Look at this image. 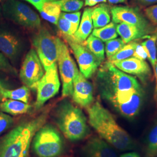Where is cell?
<instances>
[{"instance_id":"obj_45","label":"cell","mask_w":157,"mask_h":157,"mask_svg":"<svg viewBox=\"0 0 157 157\" xmlns=\"http://www.w3.org/2000/svg\"></svg>"},{"instance_id":"obj_40","label":"cell","mask_w":157,"mask_h":157,"mask_svg":"<svg viewBox=\"0 0 157 157\" xmlns=\"http://www.w3.org/2000/svg\"><path fill=\"white\" fill-rule=\"evenodd\" d=\"M110 4H127V0H107Z\"/></svg>"},{"instance_id":"obj_8","label":"cell","mask_w":157,"mask_h":157,"mask_svg":"<svg viewBox=\"0 0 157 157\" xmlns=\"http://www.w3.org/2000/svg\"><path fill=\"white\" fill-rule=\"evenodd\" d=\"M112 22L116 24L124 23L146 32L151 35L156 32L157 27L150 22L140 10L134 6H114L111 8Z\"/></svg>"},{"instance_id":"obj_10","label":"cell","mask_w":157,"mask_h":157,"mask_svg":"<svg viewBox=\"0 0 157 157\" xmlns=\"http://www.w3.org/2000/svg\"><path fill=\"white\" fill-rule=\"evenodd\" d=\"M63 38L73 51L78 63L79 71L85 78H90L94 75L102 62L93 54L84 45L73 37V36L62 34Z\"/></svg>"},{"instance_id":"obj_38","label":"cell","mask_w":157,"mask_h":157,"mask_svg":"<svg viewBox=\"0 0 157 157\" xmlns=\"http://www.w3.org/2000/svg\"><path fill=\"white\" fill-rule=\"evenodd\" d=\"M141 6H151L157 4V0H135Z\"/></svg>"},{"instance_id":"obj_4","label":"cell","mask_w":157,"mask_h":157,"mask_svg":"<svg viewBox=\"0 0 157 157\" xmlns=\"http://www.w3.org/2000/svg\"><path fill=\"white\" fill-rule=\"evenodd\" d=\"M55 121L63 134L69 140H81L89 133L84 113L67 100H63L56 107Z\"/></svg>"},{"instance_id":"obj_24","label":"cell","mask_w":157,"mask_h":157,"mask_svg":"<svg viewBox=\"0 0 157 157\" xmlns=\"http://www.w3.org/2000/svg\"><path fill=\"white\" fill-rule=\"evenodd\" d=\"M117 24L115 23H109L108 25L100 28L94 29L92 31V34L100 39L103 42L117 38L118 34L117 30Z\"/></svg>"},{"instance_id":"obj_15","label":"cell","mask_w":157,"mask_h":157,"mask_svg":"<svg viewBox=\"0 0 157 157\" xmlns=\"http://www.w3.org/2000/svg\"><path fill=\"white\" fill-rule=\"evenodd\" d=\"M114 66L124 73L134 76L146 84L152 76V71L148 63L135 57L113 63Z\"/></svg>"},{"instance_id":"obj_31","label":"cell","mask_w":157,"mask_h":157,"mask_svg":"<svg viewBox=\"0 0 157 157\" xmlns=\"http://www.w3.org/2000/svg\"><path fill=\"white\" fill-rule=\"evenodd\" d=\"M0 71L12 76H17V69L11 64L10 61L0 52Z\"/></svg>"},{"instance_id":"obj_37","label":"cell","mask_w":157,"mask_h":157,"mask_svg":"<svg viewBox=\"0 0 157 157\" xmlns=\"http://www.w3.org/2000/svg\"><path fill=\"white\" fill-rule=\"evenodd\" d=\"M107 0H84V5L86 6H94L97 5L98 4L105 3Z\"/></svg>"},{"instance_id":"obj_2","label":"cell","mask_w":157,"mask_h":157,"mask_svg":"<svg viewBox=\"0 0 157 157\" xmlns=\"http://www.w3.org/2000/svg\"><path fill=\"white\" fill-rule=\"evenodd\" d=\"M87 108L89 123L101 138L121 151L135 148V142L129 133L100 101H95Z\"/></svg>"},{"instance_id":"obj_29","label":"cell","mask_w":157,"mask_h":157,"mask_svg":"<svg viewBox=\"0 0 157 157\" xmlns=\"http://www.w3.org/2000/svg\"><path fill=\"white\" fill-rule=\"evenodd\" d=\"M126 44L121 38H116L105 42V52L109 59L117 54Z\"/></svg>"},{"instance_id":"obj_13","label":"cell","mask_w":157,"mask_h":157,"mask_svg":"<svg viewBox=\"0 0 157 157\" xmlns=\"http://www.w3.org/2000/svg\"><path fill=\"white\" fill-rule=\"evenodd\" d=\"M60 81L58 72L57 63L45 71L37 87V98L34 108L39 110L45 102L59 92Z\"/></svg>"},{"instance_id":"obj_14","label":"cell","mask_w":157,"mask_h":157,"mask_svg":"<svg viewBox=\"0 0 157 157\" xmlns=\"http://www.w3.org/2000/svg\"><path fill=\"white\" fill-rule=\"evenodd\" d=\"M79 70L73 78L72 98L80 107L87 108L94 101L93 86Z\"/></svg>"},{"instance_id":"obj_41","label":"cell","mask_w":157,"mask_h":157,"mask_svg":"<svg viewBox=\"0 0 157 157\" xmlns=\"http://www.w3.org/2000/svg\"><path fill=\"white\" fill-rule=\"evenodd\" d=\"M121 157H140V156L136 152H128L122 155Z\"/></svg>"},{"instance_id":"obj_39","label":"cell","mask_w":157,"mask_h":157,"mask_svg":"<svg viewBox=\"0 0 157 157\" xmlns=\"http://www.w3.org/2000/svg\"><path fill=\"white\" fill-rule=\"evenodd\" d=\"M154 73L155 75V78L156 80V84H155V93H154V98L157 104V63L155 65V69H154Z\"/></svg>"},{"instance_id":"obj_23","label":"cell","mask_w":157,"mask_h":157,"mask_svg":"<svg viewBox=\"0 0 157 157\" xmlns=\"http://www.w3.org/2000/svg\"><path fill=\"white\" fill-rule=\"evenodd\" d=\"M3 99H11L28 103L30 97V89L25 85L17 89L10 90L4 88L2 91Z\"/></svg>"},{"instance_id":"obj_3","label":"cell","mask_w":157,"mask_h":157,"mask_svg":"<svg viewBox=\"0 0 157 157\" xmlns=\"http://www.w3.org/2000/svg\"><path fill=\"white\" fill-rule=\"evenodd\" d=\"M48 110L20 122L0 138V157H28L34 136L45 124Z\"/></svg>"},{"instance_id":"obj_42","label":"cell","mask_w":157,"mask_h":157,"mask_svg":"<svg viewBox=\"0 0 157 157\" xmlns=\"http://www.w3.org/2000/svg\"><path fill=\"white\" fill-rule=\"evenodd\" d=\"M4 88H6V87L4 84V83L2 82V81L0 78V101L1 102L2 101V100H4L2 98V91Z\"/></svg>"},{"instance_id":"obj_19","label":"cell","mask_w":157,"mask_h":157,"mask_svg":"<svg viewBox=\"0 0 157 157\" xmlns=\"http://www.w3.org/2000/svg\"><path fill=\"white\" fill-rule=\"evenodd\" d=\"M111 7L101 3L92 8L91 18L94 29L100 28L111 22Z\"/></svg>"},{"instance_id":"obj_26","label":"cell","mask_w":157,"mask_h":157,"mask_svg":"<svg viewBox=\"0 0 157 157\" xmlns=\"http://www.w3.org/2000/svg\"><path fill=\"white\" fill-rule=\"evenodd\" d=\"M137 43L136 41H133L126 44L117 54L108 59V62L113 64L116 62L133 57Z\"/></svg>"},{"instance_id":"obj_17","label":"cell","mask_w":157,"mask_h":157,"mask_svg":"<svg viewBox=\"0 0 157 157\" xmlns=\"http://www.w3.org/2000/svg\"><path fill=\"white\" fill-rule=\"evenodd\" d=\"M117 30L118 35L127 44L137 40L148 38L150 35L145 31L124 23H120L117 25Z\"/></svg>"},{"instance_id":"obj_35","label":"cell","mask_w":157,"mask_h":157,"mask_svg":"<svg viewBox=\"0 0 157 157\" xmlns=\"http://www.w3.org/2000/svg\"><path fill=\"white\" fill-rule=\"evenodd\" d=\"M133 57L140 59L141 60H145V61L147 59V55L146 51L144 50L143 47L141 44L137 43V44L136 47L135 52Z\"/></svg>"},{"instance_id":"obj_44","label":"cell","mask_w":157,"mask_h":157,"mask_svg":"<svg viewBox=\"0 0 157 157\" xmlns=\"http://www.w3.org/2000/svg\"><path fill=\"white\" fill-rule=\"evenodd\" d=\"M60 1V0H48V2H51V1Z\"/></svg>"},{"instance_id":"obj_6","label":"cell","mask_w":157,"mask_h":157,"mask_svg":"<svg viewBox=\"0 0 157 157\" xmlns=\"http://www.w3.org/2000/svg\"><path fill=\"white\" fill-rule=\"evenodd\" d=\"M2 15L6 19L25 28L38 29L41 22L39 15L19 0H4L1 3Z\"/></svg>"},{"instance_id":"obj_9","label":"cell","mask_w":157,"mask_h":157,"mask_svg":"<svg viewBox=\"0 0 157 157\" xmlns=\"http://www.w3.org/2000/svg\"><path fill=\"white\" fill-rule=\"evenodd\" d=\"M58 47L57 62L62 83V96H71L73 93V78L78 71L69 50L61 40L56 37Z\"/></svg>"},{"instance_id":"obj_7","label":"cell","mask_w":157,"mask_h":157,"mask_svg":"<svg viewBox=\"0 0 157 157\" xmlns=\"http://www.w3.org/2000/svg\"><path fill=\"white\" fill-rule=\"evenodd\" d=\"M56 37L47 29L41 28L33 37V44L45 71L57 63L58 47Z\"/></svg>"},{"instance_id":"obj_28","label":"cell","mask_w":157,"mask_h":157,"mask_svg":"<svg viewBox=\"0 0 157 157\" xmlns=\"http://www.w3.org/2000/svg\"><path fill=\"white\" fill-rule=\"evenodd\" d=\"M58 5L63 12H75L79 11L84 6L83 0H60L53 1Z\"/></svg>"},{"instance_id":"obj_25","label":"cell","mask_w":157,"mask_h":157,"mask_svg":"<svg viewBox=\"0 0 157 157\" xmlns=\"http://www.w3.org/2000/svg\"><path fill=\"white\" fill-rule=\"evenodd\" d=\"M157 34L150 36L141 44L146 51L147 58L150 63L153 70L157 63Z\"/></svg>"},{"instance_id":"obj_33","label":"cell","mask_w":157,"mask_h":157,"mask_svg":"<svg viewBox=\"0 0 157 157\" xmlns=\"http://www.w3.org/2000/svg\"><path fill=\"white\" fill-rule=\"evenodd\" d=\"M57 26L59 30L61 31L62 34L73 36L72 33L71 23L68 20L62 17L61 15L58 21Z\"/></svg>"},{"instance_id":"obj_20","label":"cell","mask_w":157,"mask_h":157,"mask_svg":"<svg viewBox=\"0 0 157 157\" xmlns=\"http://www.w3.org/2000/svg\"><path fill=\"white\" fill-rule=\"evenodd\" d=\"M32 106L22 101L6 99L0 102V111L13 116L27 113L31 111Z\"/></svg>"},{"instance_id":"obj_22","label":"cell","mask_w":157,"mask_h":157,"mask_svg":"<svg viewBox=\"0 0 157 157\" xmlns=\"http://www.w3.org/2000/svg\"><path fill=\"white\" fill-rule=\"evenodd\" d=\"M84 45L101 62L105 59V46L103 41L93 36L90 35L84 41Z\"/></svg>"},{"instance_id":"obj_12","label":"cell","mask_w":157,"mask_h":157,"mask_svg":"<svg viewBox=\"0 0 157 157\" xmlns=\"http://www.w3.org/2000/svg\"><path fill=\"white\" fill-rule=\"evenodd\" d=\"M44 75V68L35 50L29 51L19 71V78L30 89L36 90L40 79Z\"/></svg>"},{"instance_id":"obj_1","label":"cell","mask_w":157,"mask_h":157,"mask_svg":"<svg viewBox=\"0 0 157 157\" xmlns=\"http://www.w3.org/2000/svg\"><path fill=\"white\" fill-rule=\"evenodd\" d=\"M95 83L101 98L124 118L137 117L146 98V93L136 78L105 62L98 71Z\"/></svg>"},{"instance_id":"obj_27","label":"cell","mask_w":157,"mask_h":157,"mask_svg":"<svg viewBox=\"0 0 157 157\" xmlns=\"http://www.w3.org/2000/svg\"><path fill=\"white\" fill-rule=\"evenodd\" d=\"M147 154L149 157H157V117L148 135Z\"/></svg>"},{"instance_id":"obj_34","label":"cell","mask_w":157,"mask_h":157,"mask_svg":"<svg viewBox=\"0 0 157 157\" xmlns=\"http://www.w3.org/2000/svg\"><path fill=\"white\" fill-rule=\"evenodd\" d=\"M144 13L150 22L155 26L157 25V4L147 7Z\"/></svg>"},{"instance_id":"obj_21","label":"cell","mask_w":157,"mask_h":157,"mask_svg":"<svg viewBox=\"0 0 157 157\" xmlns=\"http://www.w3.org/2000/svg\"><path fill=\"white\" fill-rule=\"evenodd\" d=\"M41 17L47 21L57 26L61 11L58 5L53 1L45 2L39 11Z\"/></svg>"},{"instance_id":"obj_16","label":"cell","mask_w":157,"mask_h":157,"mask_svg":"<svg viewBox=\"0 0 157 157\" xmlns=\"http://www.w3.org/2000/svg\"><path fill=\"white\" fill-rule=\"evenodd\" d=\"M83 157H118L113 147L100 137L90 138L82 150Z\"/></svg>"},{"instance_id":"obj_43","label":"cell","mask_w":157,"mask_h":157,"mask_svg":"<svg viewBox=\"0 0 157 157\" xmlns=\"http://www.w3.org/2000/svg\"><path fill=\"white\" fill-rule=\"evenodd\" d=\"M2 12H1V3H0V21L1 20V17H2Z\"/></svg>"},{"instance_id":"obj_5","label":"cell","mask_w":157,"mask_h":157,"mask_svg":"<svg viewBox=\"0 0 157 157\" xmlns=\"http://www.w3.org/2000/svg\"><path fill=\"white\" fill-rule=\"evenodd\" d=\"M32 147L38 157H57L63 150V141L58 130L47 124L41 127L34 136Z\"/></svg>"},{"instance_id":"obj_30","label":"cell","mask_w":157,"mask_h":157,"mask_svg":"<svg viewBox=\"0 0 157 157\" xmlns=\"http://www.w3.org/2000/svg\"><path fill=\"white\" fill-rule=\"evenodd\" d=\"M81 12L78 11L71 13L61 12V15L68 20L72 25V33L74 34L78 30L80 22Z\"/></svg>"},{"instance_id":"obj_32","label":"cell","mask_w":157,"mask_h":157,"mask_svg":"<svg viewBox=\"0 0 157 157\" xmlns=\"http://www.w3.org/2000/svg\"><path fill=\"white\" fill-rule=\"evenodd\" d=\"M13 123L14 120L12 117L0 111V136L10 129Z\"/></svg>"},{"instance_id":"obj_11","label":"cell","mask_w":157,"mask_h":157,"mask_svg":"<svg viewBox=\"0 0 157 157\" xmlns=\"http://www.w3.org/2000/svg\"><path fill=\"white\" fill-rule=\"evenodd\" d=\"M25 46L24 40L19 34L7 26H0V52L12 65L17 63Z\"/></svg>"},{"instance_id":"obj_18","label":"cell","mask_w":157,"mask_h":157,"mask_svg":"<svg viewBox=\"0 0 157 157\" xmlns=\"http://www.w3.org/2000/svg\"><path fill=\"white\" fill-rule=\"evenodd\" d=\"M91 8H86L83 12L78 29L73 37L80 43H83L93 31V23L91 18Z\"/></svg>"},{"instance_id":"obj_46","label":"cell","mask_w":157,"mask_h":157,"mask_svg":"<svg viewBox=\"0 0 157 157\" xmlns=\"http://www.w3.org/2000/svg\"><path fill=\"white\" fill-rule=\"evenodd\" d=\"M24 1H26V0H24Z\"/></svg>"},{"instance_id":"obj_36","label":"cell","mask_w":157,"mask_h":157,"mask_svg":"<svg viewBox=\"0 0 157 157\" xmlns=\"http://www.w3.org/2000/svg\"><path fill=\"white\" fill-rule=\"evenodd\" d=\"M48 0H26V1L33 6L39 11L41 10L43 4L45 2H48Z\"/></svg>"}]
</instances>
